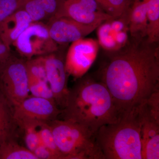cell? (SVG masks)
<instances>
[{"instance_id": "9c48e42d", "label": "cell", "mask_w": 159, "mask_h": 159, "mask_svg": "<svg viewBox=\"0 0 159 159\" xmlns=\"http://www.w3.org/2000/svg\"><path fill=\"white\" fill-rule=\"evenodd\" d=\"M14 119L18 125L23 122H49L61 113L54 100L32 96L13 107Z\"/></svg>"}, {"instance_id": "e0dca14e", "label": "cell", "mask_w": 159, "mask_h": 159, "mask_svg": "<svg viewBox=\"0 0 159 159\" xmlns=\"http://www.w3.org/2000/svg\"><path fill=\"white\" fill-rule=\"evenodd\" d=\"M102 11L114 19H124L128 21L132 0H95Z\"/></svg>"}, {"instance_id": "ba28073f", "label": "cell", "mask_w": 159, "mask_h": 159, "mask_svg": "<svg viewBox=\"0 0 159 159\" xmlns=\"http://www.w3.org/2000/svg\"><path fill=\"white\" fill-rule=\"evenodd\" d=\"M98 41L80 39L71 43L65 59L66 70L69 75L80 78L93 65L99 51Z\"/></svg>"}, {"instance_id": "484cf974", "label": "cell", "mask_w": 159, "mask_h": 159, "mask_svg": "<svg viewBox=\"0 0 159 159\" xmlns=\"http://www.w3.org/2000/svg\"><path fill=\"white\" fill-rule=\"evenodd\" d=\"M33 152L38 159H60L57 155L42 144L38 146Z\"/></svg>"}, {"instance_id": "277c9868", "label": "cell", "mask_w": 159, "mask_h": 159, "mask_svg": "<svg viewBox=\"0 0 159 159\" xmlns=\"http://www.w3.org/2000/svg\"><path fill=\"white\" fill-rule=\"evenodd\" d=\"M64 159H103L96 134L77 122L54 119L48 122Z\"/></svg>"}, {"instance_id": "52a82bcc", "label": "cell", "mask_w": 159, "mask_h": 159, "mask_svg": "<svg viewBox=\"0 0 159 159\" xmlns=\"http://www.w3.org/2000/svg\"><path fill=\"white\" fill-rule=\"evenodd\" d=\"M142 159H159V107L145 101L139 106Z\"/></svg>"}, {"instance_id": "30bf717a", "label": "cell", "mask_w": 159, "mask_h": 159, "mask_svg": "<svg viewBox=\"0 0 159 159\" xmlns=\"http://www.w3.org/2000/svg\"><path fill=\"white\" fill-rule=\"evenodd\" d=\"M54 17H68L86 25L102 24L114 20L102 11L95 0H60Z\"/></svg>"}, {"instance_id": "8992f818", "label": "cell", "mask_w": 159, "mask_h": 159, "mask_svg": "<svg viewBox=\"0 0 159 159\" xmlns=\"http://www.w3.org/2000/svg\"><path fill=\"white\" fill-rule=\"evenodd\" d=\"M13 45L22 56L28 59L44 56L58 51V44L52 39L47 24L32 22L20 35Z\"/></svg>"}, {"instance_id": "3957f363", "label": "cell", "mask_w": 159, "mask_h": 159, "mask_svg": "<svg viewBox=\"0 0 159 159\" xmlns=\"http://www.w3.org/2000/svg\"><path fill=\"white\" fill-rule=\"evenodd\" d=\"M96 137L103 159H142L139 106L102 125Z\"/></svg>"}, {"instance_id": "7a4b0ae2", "label": "cell", "mask_w": 159, "mask_h": 159, "mask_svg": "<svg viewBox=\"0 0 159 159\" xmlns=\"http://www.w3.org/2000/svg\"><path fill=\"white\" fill-rule=\"evenodd\" d=\"M61 115L63 119L77 122L96 134L102 125L116 122L122 116L105 84L90 78H83L70 89Z\"/></svg>"}, {"instance_id": "d6986e66", "label": "cell", "mask_w": 159, "mask_h": 159, "mask_svg": "<svg viewBox=\"0 0 159 159\" xmlns=\"http://www.w3.org/2000/svg\"><path fill=\"white\" fill-rule=\"evenodd\" d=\"M0 159H38L33 152L12 139L0 145Z\"/></svg>"}, {"instance_id": "4fadbf2b", "label": "cell", "mask_w": 159, "mask_h": 159, "mask_svg": "<svg viewBox=\"0 0 159 159\" xmlns=\"http://www.w3.org/2000/svg\"><path fill=\"white\" fill-rule=\"evenodd\" d=\"M30 16L24 9H19L0 22V38L8 48L32 22Z\"/></svg>"}, {"instance_id": "7c38bea8", "label": "cell", "mask_w": 159, "mask_h": 159, "mask_svg": "<svg viewBox=\"0 0 159 159\" xmlns=\"http://www.w3.org/2000/svg\"><path fill=\"white\" fill-rule=\"evenodd\" d=\"M101 24L86 25L66 17H52L48 20L49 34L57 44H66L84 38Z\"/></svg>"}, {"instance_id": "d4e9b609", "label": "cell", "mask_w": 159, "mask_h": 159, "mask_svg": "<svg viewBox=\"0 0 159 159\" xmlns=\"http://www.w3.org/2000/svg\"><path fill=\"white\" fill-rule=\"evenodd\" d=\"M23 0H0V22L20 9Z\"/></svg>"}, {"instance_id": "83f0119b", "label": "cell", "mask_w": 159, "mask_h": 159, "mask_svg": "<svg viewBox=\"0 0 159 159\" xmlns=\"http://www.w3.org/2000/svg\"><path fill=\"white\" fill-rule=\"evenodd\" d=\"M11 55L10 48H8L0 38V65L6 62Z\"/></svg>"}, {"instance_id": "ac0fdd59", "label": "cell", "mask_w": 159, "mask_h": 159, "mask_svg": "<svg viewBox=\"0 0 159 159\" xmlns=\"http://www.w3.org/2000/svg\"><path fill=\"white\" fill-rule=\"evenodd\" d=\"M146 5L148 21L147 42L155 44L159 39V0H144Z\"/></svg>"}, {"instance_id": "cb8c5ba5", "label": "cell", "mask_w": 159, "mask_h": 159, "mask_svg": "<svg viewBox=\"0 0 159 159\" xmlns=\"http://www.w3.org/2000/svg\"><path fill=\"white\" fill-rule=\"evenodd\" d=\"M29 92L32 96L54 100L53 93L46 81L29 78Z\"/></svg>"}, {"instance_id": "5b68a950", "label": "cell", "mask_w": 159, "mask_h": 159, "mask_svg": "<svg viewBox=\"0 0 159 159\" xmlns=\"http://www.w3.org/2000/svg\"><path fill=\"white\" fill-rule=\"evenodd\" d=\"M0 92L13 107L29 97L25 61L11 55L0 65Z\"/></svg>"}, {"instance_id": "603a6c76", "label": "cell", "mask_w": 159, "mask_h": 159, "mask_svg": "<svg viewBox=\"0 0 159 159\" xmlns=\"http://www.w3.org/2000/svg\"><path fill=\"white\" fill-rule=\"evenodd\" d=\"M38 130L41 144L57 155L60 159H64L57 148L48 122H41L39 125Z\"/></svg>"}, {"instance_id": "f1b7e54d", "label": "cell", "mask_w": 159, "mask_h": 159, "mask_svg": "<svg viewBox=\"0 0 159 159\" xmlns=\"http://www.w3.org/2000/svg\"><path fill=\"white\" fill-rule=\"evenodd\" d=\"M114 39L119 48L125 45L128 39V35L125 31H122L113 33Z\"/></svg>"}, {"instance_id": "f546056e", "label": "cell", "mask_w": 159, "mask_h": 159, "mask_svg": "<svg viewBox=\"0 0 159 159\" xmlns=\"http://www.w3.org/2000/svg\"><path fill=\"white\" fill-rule=\"evenodd\" d=\"M139 1V0H132L133 3L134 2H136V1Z\"/></svg>"}, {"instance_id": "4316f807", "label": "cell", "mask_w": 159, "mask_h": 159, "mask_svg": "<svg viewBox=\"0 0 159 159\" xmlns=\"http://www.w3.org/2000/svg\"><path fill=\"white\" fill-rule=\"evenodd\" d=\"M110 22L113 33L125 31V28L128 26L127 21L122 19L111 20Z\"/></svg>"}, {"instance_id": "8fae6325", "label": "cell", "mask_w": 159, "mask_h": 159, "mask_svg": "<svg viewBox=\"0 0 159 159\" xmlns=\"http://www.w3.org/2000/svg\"><path fill=\"white\" fill-rule=\"evenodd\" d=\"M44 55L47 81L51 88L54 99L61 111L64 108L70 92L65 60L57 55V52Z\"/></svg>"}, {"instance_id": "5bb4252c", "label": "cell", "mask_w": 159, "mask_h": 159, "mask_svg": "<svg viewBox=\"0 0 159 159\" xmlns=\"http://www.w3.org/2000/svg\"><path fill=\"white\" fill-rule=\"evenodd\" d=\"M60 0H23L21 9L25 10L33 22L48 20L54 17Z\"/></svg>"}, {"instance_id": "2e32d148", "label": "cell", "mask_w": 159, "mask_h": 159, "mask_svg": "<svg viewBox=\"0 0 159 159\" xmlns=\"http://www.w3.org/2000/svg\"><path fill=\"white\" fill-rule=\"evenodd\" d=\"M16 125L13 107L0 92V145L13 139Z\"/></svg>"}, {"instance_id": "ffe728a7", "label": "cell", "mask_w": 159, "mask_h": 159, "mask_svg": "<svg viewBox=\"0 0 159 159\" xmlns=\"http://www.w3.org/2000/svg\"><path fill=\"white\" fill-rule=\"evenodd\" d=\"M110 21L102 23L97 28L98 42L105 50L116 51L119 48L114 39Z\"/></svg>"}, {"instance_id": "7402d4cb", "label": "cell", "mask_w": 159, "mask_h": 159, "mask_svg": "<svg viewBox=\"0 0 159 159\" xmlns=\"http://www.w3.org/2000/svg\"><path fill=\"white\" fill-rule=\"evenodd\" d=\"M29 78L41 80L47 82L44 56H37L25 61Z\"/></svg>"}, {"instance_id": "44dd1931", "label": "cell", "mask_w": 159, "mask_h": 159, "mask_svg": "<svg viewBox=\"0 0 159 159\" xmlns=\"http://www.w3.org/2000/svg\"><path fill=\"white\" fill-rule=\"evenodd\" d=\"M40 122L31 121L23 122L19 125L25 131L26 148L32 152L41 144L38 130L39 125Z\"/></svg>"}, {"instance_id": "6da1fadb", "label": "cell", "mask_w": 159, "mask_h": 159, "mask_svg": "<svg viewBox=\"0 0 159 159\" xmlns=\"http://www.w3.org/2000/svg\"><path fill=\"white\" fill-rule=\"evenodd\" d=\"M140 41L113 55L102 70L108 89L121 115L136 108L159 89V48Z\"/></svg>"}, {"instance_id": "9a60e30c", "label": "cell", "mask_w": 159, "mask_h": 159, "mask_svg": "<svg viewBox=\"0 0 159 159\" xmlns=\"http://www.w3.org/2000/svg\"><path fill=\"white\" fill-rule=\"evenodd\" d=\"M128 26L132 37L139 39L146 37L148 21L144 0H139L133 3L129 16Z\"/></svg>"}]
</instances>
